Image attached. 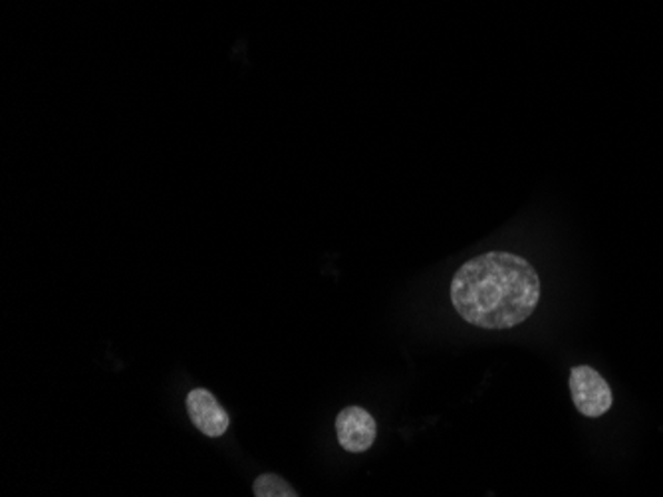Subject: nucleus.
Segmentation results:
<instances>
[{
    "instance_id": "4",
    "label": "nucleus",
    "mask_w": 663,
    "mask_h": 497,
    "mask_svg": "<svg viewBox=\"0 0 663 497\" xmlns=\"http://www.w3.org/2000/svg\"><path fill=\"white\" fill-rule=\"evenodd\" d=\"M187 413L195 428L208 438H218L228 431L231 418L227 411L218 404L215 394L208 393L207 389H193L187 394Z\"/></svg>"
},
{
    "instance_id": "5",
    "label": "nucleus",
    "mask_w": 663,
    "mask_h": 497,
    "mask_svg": "<svg viewBox=\"0 0 663 497\" xmlns=\"http://www.w3.org/2000/svg\"><path fill=\"white\" fill-rule=\"evenodd\" d=\"M253 491L256 497H296V489L288 486L285 479L278 478L276 474H263L255 479Z\"/></svg>"
},
{
    "instance_id": "2",
    "label": "nucleus",
    "mask_w": 663,
    "mask_h": 497,
    "mask_svg": "<svg viewBox=\"0 0 663 497\" xmlns=\"http://www.w3.org/2000/svg\"><path fill=\"white\" fill-rule=\"evenodd\" d=\"M570 393L580 414L598 418L612 408V389L592 366H574L570 371Z\"/></svg>"
},
{
    "instance_id": "3",
    "label": "nucleus",
    "mask_w": 663,
    "mask_h": 497,
    "mask_svg": "<svg viewBox=\"0 0 663 497\" xmlns=\"http://www.w3.org/2000/svg\"><path fill=\"white\" fill-rule=\"evenodd\" d=\"M336 434L344 451L361 454L374 446L378 426L368 411L360 406H346L336 418Z\"/></svg>"
},
{
    "instance_id": "1",
    "label": "nucleus",
    "mask_w": 663,
    "mask_h": 497,
    "mask_svg": "<svg viewBox=\"0 0 663 497\" xmlns=\"http://www.w3.org/2000/svg\"><path fill=\"white\" fill-rule=\"evenodd\" d=\"M540 301L539 273L511 252H489L465 262L451 282V303L475 328L504 331L529 320Z\"/></svg>"
}]
</instances>
